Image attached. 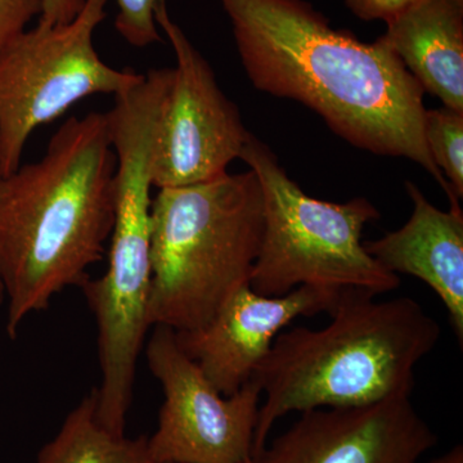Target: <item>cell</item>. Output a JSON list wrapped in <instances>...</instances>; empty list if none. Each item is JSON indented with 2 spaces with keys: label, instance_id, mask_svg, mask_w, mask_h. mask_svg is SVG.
<instances>
[{
  "label": "cell",
  "instance_id": "5b68a950",
  "mask_svg": "<svg viewBox=\"0 0 463 463\" xmlns=\"http://www.w3.org/2000/svg\"><path fill=\"white\" fill-rule=\"evenodd\" d=\"M257 174L264 197V231L249 286L282 297L300 286L383 295L401 286L364 242L365 225L380 218L364 197L345 203L310 197L289 178L272 149L250 136L241 157Z\"/></svg>",
  "mask_w": 463,
  "mask_h": 463
},
{
  "label": "cell",
  "instance_id": "8992f818",
  "mask_svg": "<svg viewBox=\"0 0 463 463\" xmlns=\"http://www.w3.org/2000/svg\"><path fill=\"white\" fill-rule=\"evenodd\" d=\"M108 0H85L66 24L38 21L0 53V167L2 176L21 165L24 149L39 127L94 94H112L143 74L108 65L94 47Z\"/></svg>",
  "mask_w": 463,
  "mask_h": 463
},
{
  "label": "cell",
  "instance_id": "ffe728a7",
  "mask_svg": "<svg viewBox=\"0 0 463 463\" xmlns=\"http://www.w3.org/2000/svg\"><path fill=\"white\" fill-rule=\"evenodd\" d=\"M5 300V288H3L2 282H0V304Z\"/></svg>",
  "mask_w": 463,
  "mask_h": 463
},
{
  "label": "cell",
  "instance_id": "277c9868",
  "mask_svg": "<svg viewBox=\"0 0 463 463\" xmlns=\"http://www.w3.org/2000/svg\"><path fill=\"white\" fill-rule=\"evenodd\" d=\"M263 231V191L251 169L158 188L151 209V327L205 326L249 285Z\"/></svg>",
  "mask_w": 463,
  "mask_h": 463
},
{
  "label": "cell",
  "instance_id": "44dd1931",
  "mask_svg": "<svg viewBox=\"0 0 463 463\" xmlns=\"http://www.w3.org/2000/svg\"><path fill=\"white\" fill-rule=\"evenodd\" d=\"M0 178H2V167H0Z\"/></svg>",
  "mask_w": 463,
  "mask_h": 463
},
{
  "label": "cell",
  "instance_id": "8fae6325",
  "mask_svg": "<svg viewBox=\"0 0 463 463\" xmlns=\"http://www.w3.org/2000/svg\"><path fill=\"white\" fill-rule=\"evenodd\" d=\"M405 190L413 203L410 221L395 232L364 242L368 254L394 274L425 282L443 301L459 345L463 343V213L432 205L412 182Z\"/></svg>",
  "mask_w": 463,
  "mask_h": 463
},
{
  "label": "cell",
  "instance_id": "9a60e30c",
  "mask_svg": "<svg viewBox=\"0 0 463 463\" xmlns=\"http://www.w3.org/2000/svg\"><path fill=\"white\" fill-rule=\"evenodd\" d=\"M167 0H116L118 16L115 29L125 42L137 48H145L163 41L155 12L158 5H166Z\"/></svg>",
  "mask_w": 463,
  "mask_h": 463
},
{
  "label": "cell",
  "instance_id": "52a82bcc",
  "mask_svg": "<svg viewBox=\"0 0 463 463\" xmlns=\"http://www.w3.org/2000/svg\"><path fill=\"white\" fill-rule=\"evenodd\" d=\"M146 355L164 403L148 449L156 463H246L252 456L261 390L250 380L224 397L183 352L172 328L156 326Z\"/></svg>",
  "mask_w": 463,
  "mask_h": 463
},
{
  "label": "cell",
  "instance_id": "d6986e66",
  "mask_svg": "<svg viewBox=\"0 0 463 463\" xmlns=\"http://www.w3.org/2000/svg\"><path fill=\"white\" fill-rule=\"evenodd\" d=\"M428 463H463V447L461 444H457L444 455L439 456Z\"/></svg>",
  "mask_w": 463,
  "mask_h": 463
},
{
  "label": "cell",
  "instance_id": "9c48e42d",
  "mask_svg": "<svg viewBox=\"0 0 463 463\" xmlns=\"http://www.w3.org/2000/svg\"><path fill=\"white\" fill-rule=\"evenodd\" d=\"M438 437L411 397L301 412L288 431L246 463H419Z\"/></svg>",
  "mask_w": 463,
  "mask_h": 463
},
{
  "label": "cell",
  "instance_id": "6da1fadb",
  "mask_svg": "<svg viewBox=\"0 0 463 463\" xmlns=\"http://www.w3.org/2000/svg\"><path fill=\"white\" fill-rule=\"evenodd\" d=\"M218 2L258 90L303 103L356 148L419 164L459 205L426 146L425 91L381 36L334 29L307 0Z\"/></svg>",
  "mask_w": 463,
  "mask_h": 463
},
{
  "label": "cell",
  "instance_id": "4fadbf2b",
  "mask_svg": "<svg viewBox=\"0 0 463 463\" xmlns=\"http://www.w3.org/2000/svg\"><path fill=\"white\" fill-rule=\"evenodd\" d=\"M36 463H156L148 438H128L106 429L97 419V392H90L71 411L39 452Z\"/></svg>",
  "mask_w": 463,
  "mask_h": 463
},
{
  "label": "cell",
  "instance_id": "7c38bea8",
  "mask_svg": "<svg viewBox=\"0 0 463 463\" xmlns=\"http://www.w3.org/2000/svg\"><path fill=\"white\" fill-rule=\"evenodd\" d=\"M381 39L425 93L463 111V0H420Z\"/></svg>",
  "mask_w": 463,
  "mask_h": 463
},
{
  "label": "cell",
  "instance_id": "30bf717a",
  "mask_svg": "<svg viewBox=\"0 0 463 463\" xmlns=\"http://www.w3.org/2000/svg\"><path fill=\"white\" fill-rule=\"evenodd\" d=\"M341 292L300 286L282 297H261L250 286L234 292L203 327L175 332L183 352L224 397L252 379L274 340L298 317L331 315Z\"/></svg>",
  "mask_w": 463,
  "mask_h": 463
},
{
  "label": "cell",
  "instance_id": "7a4b0ae2",
  "mask_svg": "<svg viewBox=\"0 0 463 463\" xmlns=\"http://www.w3.org/2000/svg\"><path fill=\"white\" fill-rule=\"evenodd\" d=\"M116 160L106 112L70 118L35 163L0 178V282L12 339L102 260L115 222Z\"/></svg>",
  "mask_w": 463,
  "mask_h": 463
},
{
  "label": "cell",
  "instance_id": "5bb4252c",
  "mask_svg": "<svg viewBox=\"0 0 463 463\" xmlns=\"http://www.w3.org/2000/svg\"><path fill=\"white\" fill-rule=\"evenodd\" d=\"M423 136L435 165L459 200L463 197V111L426 109Z\"/></svg>",
  "mask_w": 463,
  "mask_h": 463
},
{
  "label": "cell",
  "instance_id": "2e32d148",
  "mask_svg": "<svg viewBox=\"0 0 463 463\" xmlns=\"http://www.w3.org/2000/svg\"><path fill=\"white\" fill-rule=\"evenodd\" d=\"M41 14L42 0H0V53Z\"/></svg>",
  "mask_w": 463,
  "mask_h": 463
},
{
  "label": "cell",
  "instance_id": "ac0fdd59",
  "mask_svg": "<svg viewBox=\"0 0 463 463\" xmlns=\"http://www.w3.org/2000/svg\"><path fill=\"white\" fill-rule=\"evenodd\" d=\"M85 0H42L39 21L45 24H66L74 20L84 7Z\"/></svg>",
  "mask_w": 463,
  "mask_h": 463
},
{
  "label": "cell",
  "instance_id": "e0dca14e",
  "mask_svg": "<svg viewBox=\"0 0 463 463\" xmlns=\"http://www.w3.org/2000/svg\"><path fill=\"white\" fill-rule=\"evenodd\" d=\"M420 0H344L349 11L362 21H383L403 14Z\"/></svg>",
  "mask_w": 463,
  "mask_h": 463
},
{
  "label": "cell",
  "instance_id": "3957f363",
  "mask_svg": "<svg viewBox=\"0 0 463 463\" xmlns=\"http://www.w3.org/2000/svg\"><path fill=\"white\" fill-rule=\"evenodd\" d=\"M374 298L347 289L327 326L289 328L277 336L252 376L264 395L252 456L286 414L412 395L414 370L438 345L440 326L412 298Z\"/></svg>",
  "mask_w": 463,
  "mask_h": 463
},
{
  "label": "cell",
  "instance_id": "ba28073f",
  "mask_svg": "<svg viewBox=\"0 0 463 463\" xmlns=\"http://www.w3.org/2000/svg\"><path fill=\"white\" fill-rule=\"evenodd\" d=\"M155 20L172 45L176 65L161 118L154 185L184 187L213 181L241 157L251 133L166 5H158Z\"/></svg>",
  "mask_w": 463,
  "mask_h": 463
}]
</instances>
